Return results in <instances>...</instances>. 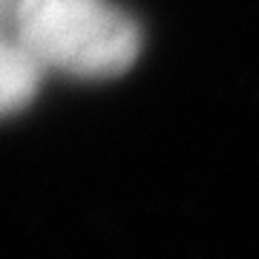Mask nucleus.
I'll list each match as a JSON object with an SVG mask.
<instances>
[{"mask_svg": "<svg viewBox=\"0 0 259 259\" xmlns=\"http://www.w3.org/2000/svg\"><path fill=\"white\" fill-rule=\"evenodd\" d=\"M12 32L44 72L98 81L124 75L141 52V29L110 0H20Z\"/></svg>", "mask_w": 259, "mask_h": 259, "instance_id": "1", "label": "nucleus"}, {"mask_svg": "<svg viewBox=\"0 0 259 259\" xmlns=\"http://www.w3.org/2000/svg\"><path fill=\"white\" fill-rule=\"evenodd\" d=\"M44 75L47 72L18 40L12 26L0 23V118L26 110L35 101Z\"/></svg>", "mask_w": 259, "mask_h": 259, "instance_id": "2", "label": "nucleus"}, {"mask_svg": "<svg viewBox=\"0 0 259 259\" xmlns=\"http://www.w3.org/2000/svg\"><path fill=\"white\" fill-rule=\"evenodd\" d=\"M18 3L20 0H0V23L3 26H12V18L18 12Z\"/></svg>", "mask_w": 259, "mask_h": 259, "instance_id": "3", "label": "nucleus"}]
</instances>
